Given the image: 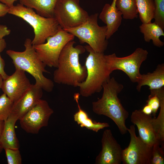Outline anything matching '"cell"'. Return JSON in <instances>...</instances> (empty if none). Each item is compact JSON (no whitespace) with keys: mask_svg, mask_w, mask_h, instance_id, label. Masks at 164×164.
<instances>
[{"mask_svg":"<svg viewBox=\"0 0 164 164\" xmlns=\"http://www.w3.org/2000/svg\"><path fill=\"white\" fill-rule=\"evenodd\" d=\"M75 43L73 40L68 42L60 54L57 69L53 74V81L57 84L76 87L86 78V67L79 60V55L86 49L80 45L74 46Z\"/></svg>","mask_w":164,"mask_h":164,"instance_id":"obj_1","label":"cell"},{"mask_svg":"<svg viewBox=\"0 0 164 164\" xmlns=\"http://www.w3.org/2000/svg\"><path fill=\"white\" fill-rule=\"evenodd\" d=\"M124 88L114 77L103 85L101 97L92 102V109L95 114L105 116L111 119L118 127L122 135L126 134L128 128L125 121L129 113L123 107L118 97Z\"/></svg>","mask_w":164,"mask_h":164,"instance_id":"obj_2","label":"cell"},{"mask_svg":"<svg viewBox=\"0 0 164 164\" xmlns=\"http://www.w3.org/2000/svg\"><path fill=\"white\" fill-rule=\"evenodd\" d=\"M24 46L25 49L22 52L9 50L6 51V53L12 60L15 69H19L29 73L34 78L35 83L43 90L51 92L54 87V83L43 75V73L49 72L45 69L46 65L37 54L32 43V40L29 38L26 39Z\"/></svg>","mask_w":164,"mask_h":164,"instance_id":"obj_3","label":"cell"},{"mask_svg":"<svg viewBox=\"0 0 164 164\" xmlns=\"http://www.w3.org/2000/svg\"><path fill=\"white\" fill-rule=\"evenodd\" d=\"M84 47L89 53L85 65L87 76L78 87L80 95L88 97L101 92L103 84L110 79L112 72L108 67L104 53L95 52L88 45Z\"/></svg>","mask_w":164,"mask_h":164,"instance_id":"obj_4","label":"cell"},{"mask_svg":"<svg viewBox=\"0 0 164 164\" xmlns=\"http://www.w3.org/2000/svg\"><path fill=\"white\" fill-rule=\"evenodd\" d=\"M8 13L21 18L32 27L34 33L32 40L33 45L45 43L48 37L57 32L60 26L54 17L41 16L33 9L20 3L9 8Z\"/></svg>","mask_w":164,"mask_h":164,"instance_id":"obj_5","label":"cell"},{"mask_svg":"<svg viewBox=\"0 0 164 164\" xmlns=\"http://www.w3.org/2000/svg\"><path fill=\"white\" fill-rule=\"evenodd\" d=\"M98 13L92 14L79 26L63 29L77 37L80 43H86L95 52L104 53L108 43L106 39L107 28L106 26L98 25Z\"/></svg>","mask_w":164,"mask_h":164,"instance_id":"obj_6","label":"cell"},{"mask_svg":"<svg viewBox=\"0 0 164 164\" xmlns=\"http://www.w3.org/2000/svg\"><path fill=\"white\" fill-rule=\"evenodd\" d=\"M148 53L146 50L138 48L132 54L125 57H118L115 53L105 56L111 72L115 70H122L128 75L132 82L137 83L141 74L140 67L146 60Z\"/></svg>","mask_w":164,"mask_h":164,"instance_id":"obj_7","label":"cell"},{"mask_svg":"<svg viewBox=\"0 0 164 164\" xmlns=\"http://www.w3.org/2000/svg\"><path fill=\"white\" fill-rule=\"evenodd\" d=\"M74 37L60 26L56 34L47 39L46 43L33 46L38 56L46 66L56 68L62 50L68 42L73 40Z\"/></svg>","mask_w":164,"mask_h":164,"instance_id":"obj_8","label":"cell"},{"mask_svg":"<svg viewBox=\"0 0 164 164\" xmlns=\"http://www.w3.org/2000/svg\"><path fill=\"white\" fill-rule=\"evenodd\" d=\"M79 2V0H58L54 16L62 29L78 26L88 18V13L80 6Z\"/></svg>","mask_w":164,"mask_h":164,"instance_id":"obj_9","label":"cell"},{"mask_svg":"<svg viewBox=\"0 0 164 164\" xmlns=\"http://www.w3.org/2000/svg\"><path fill=\"white\" fill-rule=\"evenodd\" d=\"M53 112L48 102L41 99L19 119L20 126L28 133L37 134L42 128L48 126Z\"/></svg>","mask_w":164,"mask_h":164,"instance_id":"obj_10","label":"cell"},{"mask_svg":"<svg viewBox=\"0 0 164 164\" xmlns=\"http://www.w3.org/2000/svg\"><path fill=\"white\" fill-rule=\"evenodd\" d=\"M135 126L132 125L128 128L130 140L128 146L122 149L121 162L123 164H149L152 147L136 136Z\"/></svg>","mask_w":164,"mask_h":164,"instance_id":"obj_11","label":"cell"},{"mask_svg":"<svg viewBox=\"0 0 164 164\" xmlns=\"http://www.w3.org/2000/svg\"><path fill=\"white\" fill-rule=\"evenodd\" d=\"M102 148L96 157L95 164H120L122 149L110 129L105 130L101 140Z\"/></svg>","mask_w":164,"mask_h":164,"instance_id":"obj_12","label":"cell"},{"mask_svg":"<svg viewBox=\"0 0 164 164\" xmlns=\"http://www.w3.org/2000/svg\"><path fill=\"white\" fill-rule=\"evenodd\" d=\"M15 69L12 75L3 80L1 88L4 93L13 102L17 100L32 85L25 71Z\"/></svg>","mask_w":164,"mask_h":164,"instance_id":"obj_13","label":"cell"},{"mask_svg":"<svg viewBox=\"0 0 164 164\" xmlns=\"http://www.w3.org/2000/svg\"><path fill=\"white\" fill-rule=\"evenodd\" d=\"M130 119L131 122L137 126L139 136L148 145L152 147L160 143L154 126V118L151 115L145 114L141 110H136L132 112Z\"/></svg>","mask_w":164,"mask_h":164,"instance_id":"obj_14","label":"cell"},{"mask_svg":"<svg viewBox=\"0 0 164 164\" xmlns=\"http://www.w3.org/2000/svg\"><path fill=\"white\" fill-rule=\"evenodd\" d=\"M43 89L35 83L17 100L13 103L9 116L19 120L25 114L32 108L41 99L43 95Z\"/></svg>","mask_w":164,"mask_h":164,"instance_id":"obj_15","label":"cell"},{"mask_svg":"<svg viewBox=\"0 0 164 164\" xmlns=\"http://www.w3.org/2000/svg\"><path fill=\"white\" fill-rule=\"evenodd\" d=\"M116 1L113 0L111 5L105 4L99 16V18L106 24L107 40L118 30L122 22V14L116 7Z\"/></svg>","mask_w":164,"mask_h":164,"instance_id":"obj_16","label":"cell"},{"mask_svg":"<svg viewBox=\"0 0 164 164\" xmlns=\"http://www.w3.org/2000/svg\"><path fill=\"white\" fill-rule=\"evenodd\" d=\"M136 89L140 92L142 87L147 85L150 90H157L164 86V64H158L155 70L152 73L141 74L137 82Z\"/></svg>","mask_w":164,"mask_h":164,"instance_id":"obj_17","label":"cell"},{"mask_svg":"<svg viewBox=\"0 0 164 164\" xmlns=\"http://www.w3.org/2000/svg\"><path fill=\"white\" fill-rule=\"evenodd\" d=\"M79 93L74 94V99L76 101L78 108V111L73 115L74 121L82 127L95 132H97L101 129L110 127L109 124L107 122H101L93 121L90 118L87 113L81 108L79 103Z\"/></svg>","mask_w":164,"mask_h":164,"instance_id":"obj_18","label":"cell"},{"mask_svg":"<svg viewBox=\"0 0 164 164\" xmlns=\"http://www.w3.org/2000/svg\"><path fill=\"white\" fill-rule=\"evenodd\" d=\"M17 120L9 116L4 121L0 142L3 149H19V144L15 131V125Z\"/></svg>","mask_w":164,"mask_h":164,"instance_id":"obj_19","label":"cell"},{"mask_svg":"<svg viewBox=\"0 0 164 164\" xmlns=\"http://www.w3.org/2000/svg\"><path fill=\"white\" fill-rule=\"evenodd\" d=\"M58 0H19V3L27 7L34 9L42 16L54 17V11Z\"/></svg>","mask_w":164,"mask_h":164,"instance_id":"obj_20","label":"cell"},{"mask_svg":"<svg viewBox=\"0 0 164 164\" xmlns=\"http://www.w3.org/2000/svg\"><path fill=\"white\" fill-rule=\"evenodd\" d=\"M139 29L145 42L149 43L152 40L153 44L159 47L164 46V42L159 38L160 36H164V30L158 25L154 22L142 23Z\"/></svg>","mask_w":164,"mask_h":164,"instance_id":"obj_21","label":"cell"},{"mask_svg":"<svg viewBox=\"0 0 164 164\" xmlns=\"http://www.w3.org/2000/svg\"><path fill=\"white\" fill-rule=\"evenodd\" d=\"M140 19L142 23L151 22L155 9L154 0H135Z\"/></svg>","mask_w":164,"mask_h":164,"instance_id":"obj_22","label":"cell"},{"mask_svg":"<svg viewBox=\"0 0 164 164\" xmlns=\"http://www.w3.org/2000/svg\"><path fill=\"white\" fill-rule=\"evenodd\" d=\"M116 6L126 19H133L138 16L135 0H116Z\"/></svg>","mask_w":164,"mask_h":164,"instance_id":"obj_23","label":"cell"},{"mask_svg":"<svg viewBox=\"0 0 164 164\" xmlns=\"http://www.w3.org/2000/svg\"><path fill=\"white\" fill-rule=\"evenodd\" d=\"M160 109L158 116L154 118V124L158 139L161 144L164 145V96L160 97Z\"/></svg>","mask_w":164,"mask_h":164,"instance_id":"obj_24","label":"cell"},{"mask_svg":"<svg viewBox=\"0 0 164 164\" xmlns=\"http://www.w3.org/2000/svg\"><path fill=\"white\" fill-rule=\"evenodd\" d=\"M13 102L3 93L0 96V121L6 120L11 113Z\"/></svg>","mask_w":164,"mask_h":164,"instance_id":"obj_25","label":"cell"},{"mask_svg":"<svg viewBox=\"0 0 164 164\" xmlns=\"http://www.w3.org/2000/svg\"><path fill=\"white\" fill-rule=\"evenodd\" d=\"M164 146L159 142L152 147L149 164L164 163Z\"/></svg>","mask_w":164,"mask_h":164,"instance_id":"obj_26","label":"cell"},{"mask_svg":"<svg viewBox=\"0 0 164 164\" xmlns=\"http://www.w3.org/2000/svg\"><path fill=\"white\" fill-rule=\"evenodd\" d=\"M154 22L164 29V0H154Z\"/></svg>","mask_w":164,"mask_h":164,"instance_id":"obj_27","label":"cell"},{"mask_svg":"<svg viewBox=\"0 0 164 164\" xmlns=\"http://www.w3.org/2000/svg\"><path fill=\"white\" fill-rule=\"evenodd\" d=\"M8 164H21L22 157L19 149H5Z\"/></svg>","mask_w":164,"mask_h":164,"instance_id":"obj_28","label":"cell"},{"mask_svg":"<svg viewBox=\"0 0 164 164\" xmlns=\"http://www.w3.org/2000/svg\"><path fill=\"white\" fill-rule=\"evenodd\" d=\"M147 104L151 107L152 110L153 115L155 117L156 114L160 107V100L158 96L155 94H150L146 101Z\"/></svg>","mask_w":164,"mask_h":164,"instance_id":"obj_29","label":"cell"},{"mask_svg":"<svg viewBox=\"0 0 164 164\" xmlns=\"http://www.w3.org/2000/svg\"><path fill=\"white\" fill-rule=\"evenodd\" d=\"M6 43L3 38L0 39V74L2 76L3 79L6 78L9 75L4 70L5 62L1 56V53L2 52L6 47Z\"/></svg>","mask_w":164,"mask_h":164,"instance_id":"obj_30","label":"cell"},{"mask_svg":"<svg viewBox=\"0 0 164 164\" xmlns=\"http://www.w3.org/2000/svg\"><path fill=\"white\" fill-rule=\"evenodd\" d=\"M11 32V30L5 25H0V39L3 37L9 35Z\"/></svg>","mask_w":164,"mask_h":164,"instance_id":"obj_31","label":"cell"},{"mask_svg":"<svg viewBox=\"0 0 164 164\" xmlns=\"http://www.w3.org/2000/svg\"><path fill=\"white\" fill-rule=\"evenodd\" d=\"M9 7L6 5L0 2V18L4 17L8 13Z\"/></svg>","mask_w":164,"mask_h":164,"instance_id":"obj_32","label":"cell"},{"mask_svg":"<svg viewBox=\"0 0 164 164\" xmlns=\"http://www.w3.org/2000/svg\"><path fill=\"white\" fill-rule=\"evenodd\" d=\"M141 111L144 114L148 115H151L152 113L151 108L147 104L144 107Z\"/></svg>","mask_w":164,"mask_h":164,"instance_id":"obj_33","label":"cell"},{"mask_svg":"<svg viewBox=\"0 0 164 164\" xmlns=\"http://www.w3.org/2000/svg\"><path fill=\"white\" fill-rule=\"evenodd\" d=\"M17 0H0V2L3 3L9 8L13 6L14 2Z\"/></svg>","mask_w":164,"mask_h":164,"instance_id":"obj_34","label":"cell"},{"mask_svg":"<svg viewBox=\"0 0 164 164\" xmlns=\"http://www.w3.org/2000/svg\"><path fill=\"white\" fill-rule=\"evenodd\" d=\"M4 124V121H0V138L2 131L3 129ZM3 149L2 146L0 142V153L1 152Z\"/></svg>","mask_w":164,"mask_h":164,"instance_id":"obj_35","label":"cell"},{"mask_svg":"<svg viewBox=\"0 0 164 164\" xmlns=\"http://www.w3.org/2000/svg\"><path fill=\"white\" fill-rule=\"evenodd\" d=\"M3 80L2 76L0 74V89L1 88Z\"/></svg>","mask_w":164,"mask_h":164,"instance_id":"obj_36","label":"cell"}]
</instances>
